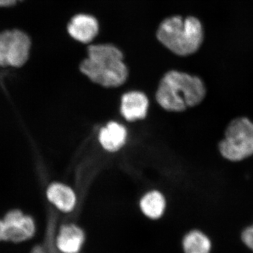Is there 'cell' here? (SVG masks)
Here are the masks:
<instances>
[{"label":"cell","instance_id":"5","mask_svg":"<svg viewBox=\"0 0 253 253\" xmlns=\"http://www.w3.org/2000/svg\"><path fill=\"white\" fill-rule=\"evenodd\" d=\"M31 46V38L22 30L0 32V66L22 67L29 59Z\"/></svg>","mask_w":253,"mask_h":253},{"label":"cell","instance_id":"12","mask_svg":"<svg viewBox=\"0 0 253 253\" xmlns=\"http://www.w3.org/2000/svg\"><path fill=\"white\" fill-rule=\"evenodd\" d=\"M166 208V199L159 191H150L141 199V212L150 219H158L162 217Z\"/></svg>","mask_w":253,"mask_h":253},{"label":"cell","instance_id":"3","mask_svg":"<svg viewBox=\"0 0 253 253\" xmlns=\"http://www.w3.org/2000/svg\"><path fill=\"white\" fill-rule=\"evenodd\" d=\"M157 38L174 54L188 56L199 49L204 40V31L198 18L172 16L160 24Z\"/></svg>","mask_w":253,"mask_h":253},{"label":"cell","instance_id":"14","mask_svg":"<svg viewBox=\"0 0 253 253\" xmlns=\"http://www.w3.org/2000/svg\"><path fill=\"white\" fill-rule=\"evenodd\" d=\"M241 239L245 246L253 251V224L248 226L243 231Z\"/></svg>","mask_w":253,"mask_h":253},{"label":"cell","instance_id":"9","mask_svg":"<svg viewBox=\"0 0 253 253\" xmlns=\"http://www.w3.org/2000/svg\"><path fill=\"white\" fill-rule=\"evenodd\" d=\"M149 109L147 96L140 91H130L123 95L121 111L128 121L144 119Z\"/></svg>","mask_w":253,"mask_h":253},{"label":"cell","instance_id":"4","mask_svg":"<svg viewBox=\"0 0 253 253\" xmlns=\"http://www.w3.org/2000/svg\"><path fill=\"white\" fill-rule=\"evenodd\" d=\"M219 151L231 162H240L253 156V121L246 117L231 121L219 142Z\"/></svg>","mask_w":253,"mask_h":253},{"label":"cell","instance_id":"10","mask_svg":"<svg viewBox=\"0 0 253 253\" xmlns=\"http://www.w3.org/2000/svg\"><path fill=\"white\" fill-rule=\"evenodd\" d=\"M46 197L51 204L63 212H72L77 204V197L69 186L54 183L46 190Z\"/></svg>","mask_w":253,"mask_h":253},{"label":"cell","instance_id":"1","mask_svg":"<svg viewBox=\"0 0 253 253\" xmlns=\"http://www.w3.org/2000/svg\"><path fill=\"white\" fill-rule=\"evenodd\" d=\"M207 89L197 76L169 71L161 80L156 93L158 104L166 111L181 112L204 101Z\"/></svg>","mask_w":253,"mask_h":253},{"label":"cell","instance_id":"8","mask_svg":"<svg viewBox=\"0 0 253 253\" xmlns=\"http://www.w3.org/2000/svg\"><path fill=\"white\" fill-rule=\"evenodd\" d=\"M67 30L73 39L82 43H89L97 36L99 26L94 16L78 14L73 16L68 23Z\"/></svg>","mask_w":253,"mask_h":253},{"label":"cell","instance_id":"2","mask_svg":"<svg viewBox=\"0 0 253 253\" xmlns=\"http://www.w3.org/2000/svg\"><path fill=\"white\" fill-rule=\"evenodd\" d=\"M87 54L80 69L89 80L105 87H117L126 83L128 70L118 47L113 44L90 45Z\"/></svg>","mask_w":253,"mask_h":253},{"label":"cell","instance_id":"6","mask_svg":"<svg viewBox=\"0 0 253 253\" xmlns=\"http://www.w3.org/2000/svg\"><path fill=\"white\" fill-rule=\"evenodd\" d=\"M34 219L19 210H12L0 219V241L21 243L35 235Z\"/></svg>","mask_w":253,"mask_h":253},{"label":"cell","instance_id":"15","mask_svg":"<svg viewBox=\"0 0 253 253\" xmlns=\"http://www.w3.org/2000/svg\"><path fill=\"white\" fill-rule=\"evenodd\" d=\"M23 0H0V8L11 7Z\"/></svg>","mask_w":253,"mask_h":253},{"label":"cell","instance_id":"11","mask_svg":"<svg viewBox=\"0 0 253 253\" xmlns=\"http://www.w3.org/2000/svg\"><path fill=\"white\" fill-rule=\"evenodd\" d=\"M127 132L126 128L116 122L108 123L100 130V144L109 152H116L121 149L126 142Z\"/></svg>","mask_w":253,"mask_h":253},{"label":"cell","instance_id":"16","mask_svg":"<svg viewBox=\"0 0 253 253\" xmlns=\"http://www.w3.org/2000/svg\"><path fill=\"white\" fill-rule=\"evenodd\" d=\"M31 253H47L45 248L43 247L41 245H37L32 249Z\"/></svg>","mask_w":253,"mask_h":253},{"label":"cell","instance_id":"7","mask_svg":"<svg viewBox=\"0 0 253 253\" xmlns=\"http://www.w3.org/2000/svg\"><path fill=\"white\" fill-rule=\"evenodd\" d=\"M85 242L84 231L75 224H64L60 228L56 246L61 253H79Z\"/></svg>","mask_w":253,"mask_h":253},{"label":"cell","instance_id":"13","mask_svg":"<svg viewBox=\"0 0 253 253\" xmlns=\"http://www.w3.org/2000/svg\"><path fill=\"white\" fill-rule=\"evenodd\" d=\"M184 253H211L212 241L204 232L194 229L189 231L182 239Z\"/></svg>","mask_w":253,"mask_h":253}]
</instances>
